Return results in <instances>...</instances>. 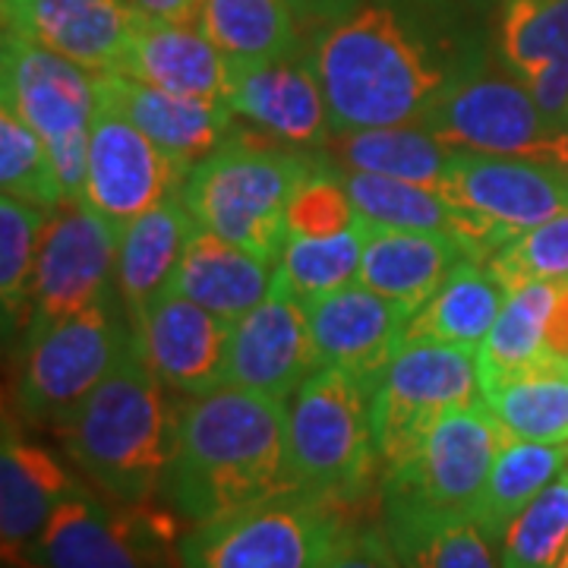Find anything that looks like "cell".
<instances>
[{
    "mask_svg": "<svg viewBox=\"0 0 568 568\" xmlns=\"http://www.w3.org/2000/svg\"><path fill=\"white\" fill-rule=\"evenodd\" d=\"M508 436L484 402L452 407L426 433L420 448L383 474V518L470 515L480 506L489 470Z\"/></svg>",
    "mask_w": 568,
    "mask_h": 568,
    "instance_id": "obj_7",
    "label": "cell"
},
{
    "mask_svg": "<svg viewBox=\"0 0 568 568\" xmlns=\"http://www.w3.org/2000/svg\"><path fill=\"white\" fill-rule=\"evenodd\" d=\"M320 366L306 304L282 272H275L268 297L250 310L241 323L231 325L224 386L250 388L287 402Z\"/></svg>",
    "mask_w": 568,
    "mask_h": 568,
    "instance_id": "obj_16",
    "label": "cell"
},
{
    "mask_svg": "<svg viewBox=\"0 0 568 568\" xmlns=\"http://www.w3.org/2000/svg\"><path fill=\"white\" fill-rule=\"evenodd\" d=\"M439 193L515 241L568 212V168L455 149Z\"/></svg>",
    "mask_w": 568,
    "mask_h": 568,
    "instance_id": "obj_15",
    "label": "cell"
},
{
    "mask_svg": "<svg viewBox=\"0 0 568 568\" xmlns=\"http://www.w3.org/2000/svg\"><path fill=\"white\" fill-rule=\"evenodd\" d=\"M48 205L26 203L17 196L0 200V301L3 332H20L32 313V278L39 265L44 227L51 222Z\"/></svg>",
    "mask_w": 568,
    "mask_h": 568,
    "instance_id": "obj_35",
    "label": "cell"
},
{
    "mask_svg": "<svg viewBox=\"0 0 568 568\" xmlns=\"http://www.w3.org/2000/svg\"><path fill=\"white\" fill-rule=\"evenodd\" d=\"M0 82L3 104L13 108L51 149L63 200H82L89 130L99 108L95 73L39 41L3 29Z\"/></svg>",
    "mask_w": 568,
    "mask_h": 568,
    "instance_id": "obj_8",
    "label": "cell"
},
{
    "mask_svg": "<svg viewBox=\"0 0 568 568\" xmlns=\"http://www.w3.org/2000/svg\"><path fill=\"white\" fill-rule=\"evenodd\" d=\"M162 489L193 525L291 493L287 402L237 386L190 398Z\"/></svg>",
    "mask_w": 568,
    "mask_h": 568,
    "instance_id": "obj_2",
    "label": "cell"
},
{
    "mask_svg": "<svg viewBox=\"0 0 568 568\" xmlns=\"http://www.w3.org/2000/svg\"><path fill=\"white\" fill-rule=\"evenodd\" d=\"M320 162V152L231 126L227 140L186 171L181 196L196 227L278 265L291 237L287 203Z\"/></svg>",
    "mask_w": 568,
    "mask_h": 568,
    "instance_id": "obj_4",
    "label": "cell"
},
{
    "mask_svg": "<svg viewBox=\"0 0 568 568\" xmlns=\"http://www.w3.org/2000/svg\"><path fill=\"white\" fill-rule=\"evenodd\" d=\"M508 287L489 260L467 256L407 323L405 342L480 347L506 306Z\"/></svg>",
    "mask_w": 568,
    "mask_h": 568,
    "instance_id": "obj_28",
    "label": "cell"
},
{
    "mask_svg": "<svg viewBox=\"0 0 568 568\" xmlns=\"http://www.w3.org/2000/svg\"><path fill=\"white\" fill-rule=\"evenodd\" d=\"M320 155L345 171H364L439 190L448 164L455 159V149L436 140L420 123H402L332 133Z\"/></svg>",
    "mask_w": 568,
    "mask_h": 568,
    "instance_id": "obj_29",
    "label": "cell"
},
{
    "mask_svg": "<svg viewBox=\"0 0 568 568\" xmlns=\"http://www.w3.org/2000/svg\"><path fill=\"white\" fill-rule=\"evenodd\" d=\"M489 265L508 287L528 282H549L568 287V212L518 234L499 246Z\"/></svg>",
    "mask_w": 568,
    "mask_h": 568,
    "instance_id": "obj_39",
    "label": "cell"
},
{
    "mask_svg": "<svg viewBox=\"0 0 568 568\" xmlns=\"http://www.w3.org/2000/svg\"><path fill=\"white\" fill-rule=\"evenodd\" d=\"M0 186L7 196L58 209L63 186L51 149L13 108L0 111Z\"/></svg>",
    "mask_w": 568,
    "mask_h": 568,
    "instance_id": "obj_38",
    "label": "cell"
},
{
    "mask_svg": "<svg viewBox=\"0 0 568 568\" xmlns=\"http://www.w3.org/2000/svg\"><path fill=\"white\" fill-rule=\"evenodd\" d=\"M480 398L477 347L405 342L373 395L379 474L407 462L452 407Z\"/></svg>",
    "mask_w": 568,
    "mask_h": 568,
    "instance_id": "obj_10",
    "label": "cell"
},
{
    "mask_svg": "<svg viewBox=\"0 0 568 568\" xmlns=\"http://www.w3.org/2000/svg\"><path fill=\"white\" fill-rule=\"evenodd\" d=\"M3 29L92 73L121 70L140 10L130 0H0Z\"/></svg>",
    "mask_w": 568,
    "mask_h": 568,
    "instance_id": "obj_20",
    "label": "cell"
},
{
    "mask_svg": "<svg viewBox=\"0 0 568 568\" xmlns=\"http://www.w3.org/2000/svg\"><path fill=\"white\" fill-rule=\"evenodd\" d=\"M559 568H568V552H566V559H562V566H559Z\"/></svg>",
    "mask_w": 568,
    "mask_h": 568,
    "instance_id": "obj_45",
    "label": "cell"
},
{
    "mask_svg": "<svg viewBox=\"0 0 568 568\" xmlns=\"http://www.w3.org/2000/svg\"><path fill=\"white\" fill-rule=\"evenodd\" d=\"M121 73L178 95L224 99L231 61L196 22H168L140 13Z\"/></svg>",
    "mask_w": 568,
    "mask_h": 568,
    "instance_id": "obj_24",
    "label": "cell"
},
{
    "mask_svg": "<svg viewBox=\"0 0 568 568\" xmlns=\"http://www.w3.org/2000/svg\"><path fill=\"white\" fill-rule=\"evenodd\" d=\"M549 351H552V357L568 364V287L562 291L559 306L552 313V323H549Z\"/></svg>",
    "mask_w": 568,
    "mask_h": 568,
    "instance_id": "obj_44",
    "label": "cell"
},
{
    "mask_svg": "<svg viewBox=\"0 0 568 568\" xmlns=\"http://www.w3.org/2000/svg\"><path fill=\"white\" fill-rule=\"evenodd\" d=\"M133 323L111 310V297L26 342L17 405L32 424L58 426L104 376L133 354Z\"/></svg>",
    "mask_w": 568,
    "mask_h": 568,
    "instance_id": "obj_11",
    "label": "cell"
},
{
    "mask_svg": "<svg viewBox=\"0 0 568 568\" xmlns=\"http://www.w3.org/2000/svg\"><path fill=\"white\" fill-rule=\"evenodd\" d=\"M503 0H361L313 36L332 133L424 123L446 92L496 61Z\"/></svg>",
    "mask_w": 568,
    "mask_h": 568,
    "instance_id": "obj_1",
    "label": "cell"
},
{
    "mask_svg": "<svg viewBox=\"0 0 568 568\" xmlns=\"http://www.w3.org/2000/svg\"><path fill=\"white\" fill-rule=\"evenodd\" d=\"M402 568H496L493 544L470 515L383 518Z\"/></svg>",
    "mask_w": 568,
    "mask_h": 568,
    "instance_id": "obj_34",
    "label": "cell"
},
{
    "mask_svg": "<svg viewBox=\"0 0 568 568\" xmlns=\"http://www.w3.org/2000/svg\"><path fill=\"white\" fill-rule=\"evenodd\" d=\"M196 26L231 63L284 61L304 51L287 0H203Z\"/></svg>",
    "mask_w": 568,
    "mask_h": 568,
    "instance_id": "obj_31",
    "label": "cell"
},
{
    "mask_svg": "<svg viewBox=\"0 0 568 568\" xmlns=\"http://www.w3.org/2000/svg\"><path fill=\"white\" fill-rule=\"evenodd\" d=\"M373 395L342 366H320L287 398V458L294 489L351 503L364 496L376 462Z\"/></svg>",
    "mask_w": 568,
    "mask_h": 568,
    "instance_id": "obj_5",
    "label": "cell"
},
{
    "mask_svg": "<svg viewBox=\"0 0 568 568\" xmlns=\"http://www.w3.org/2000/svg\"><path fill=\"white\" fill-rule=\"evenodd\" d=\"M183 178L186 168L149 140L136 123L126 121L118 108L99 99L85 152V203L121 231L123 224L178 193Z\"/></svg>",
    "mask_w": 568,
    "mask_h": 568,
    "instance_id": "obj_14",
    "label": "cell"
},
{
    "mask_svg": "<svg viewBox=\"0 0 568 568\" xmlns=\"http://www.w3.org/2000/svg\"><path fill=\"white\" fill-rule=\"evenodd\" d=\"M275 272L278 265L263 256L222 241L219 234H209L203 227H193L168 287L234 325L268 297Z\"/></svg>",
    "mask_w": 568,
    "mask_h": 568,
    "instance_id": "obj_25",
    "label": "cell"
},
{
    "mask_svg": "<svg viewBox=\"0 0 568 568\" xmlns=\"http://www.w3.org/2000/svg\"><path fill=\"white\" fill-rule=\"evenodd\" d=\"M80 484L48 448L29 443L10 420L3 424L0 448V540L3 556L20 562V556L41 537L54 511Z\"/></svg>",
    "mask_w": 568,
    "mask_h": 568,
    "instance_id": "obj_23",
    "label": "cell"
},
{
    "mask_svg": "<svg viewBox=\"0 0 568 568\" xmlns=\"http://www.w3.org/2000/svg\"><path fill=\"white\" fill-rule=\"evenodd\" d=\"M568 465V443H528L508 439L496 455L480 506L474 511L480 530L493 547L506 540L511 521L552 484V477Z\"/></svg>",
    "mask_w": 568,
    "mask_h": 568,
    "instance_id": "obj_32",
    "label": "cell"
},
{
    "mask_svg": "<svg viewBox=\"0 0 568 568\" xmlns=\"http://www.w3.org/2000/svg\"><path fill=\"white\" fill-rule=\"evenodd\" d=\"M178 420L181 407L171 405L168 388L133 347L54 429L99 493L123 506H145L164 487Z\"/></svg>",
    "mask_w": 568,
    "mask_h": 568,
    "instance_id": "obj_3",
    "label": "cell"
},
{
    "mask_svg": "<svg viewBox=\"0 0 568 568\" xmlns=\"http://www.w3.org/2000/svg\"><path fill=\"white\" fill-rule=\"evenodd\" d=\"M140 13L168 22H196L203 0H130Z\"/></svg>",
    "mask_w": 568,
    "mask_h": 568,
    "instance_id": "obj_43",
    "label": "cell"
},
{
    "mask_svg": "<svg viewBox=\"0 0 568 568\" xmlns=\"http://www.w3.org/2000/svg\"><path fill=\"white\" fill-rule=\"evenodd\" d=\"M193 227L196 222L183 203L181 190L142 212L140 219L123 224L118 234L114 284L130 316H136L142 306L171 284Z\"/></svg>",
    "mask_w": 568,
    "mask_h": 568,
    "instance_id": "obj_27",
    "label": "cell"
},
{
    "mask_svg": "<svg viewBox=\"0 0 568 568\" xmlns=\"http://www.w3.org/2000/svg\"><path fill=\"white\" fill-rule=\"evenodd\" d=\"M354 222H357V209L347 193L345 174L342 168L323 159L287 203V234L325 237L347 231Z\"/></svg>",
    "mask_w": 568,
    "mask_h": 568,
    "instance_id": "obj_40",
    "label": "cell"
},
{
    "mask_svg": "<svg viewBox=\"0 0 568 568\" xmlns=\"http://www.w3.org/2000/svg\"><path fill=\"white\" fill-rule=\"evenodd\" d=\"M420 126L452 149L568 168V130L549 121L499 58L446 92Z\"/></svg>",
    "mask_w": 568,
    "mask_h": 568,
    "instance_id": "obj_9",
    "label": "cell"
},
{
    "mask_svg": "<svg viewBox=\"0 0 568 568\" xmlns=\"http://www.w3.org/2000/svg\"><path fill=\"white\" fill-rule=\"evenodd\" d=\"M301 20V29H310L313 36L325 29L328 22L342 20L347 10H354L361 0H287Z\"/></svg>",
    "mask_w": 568,
    "mask_h": 568,
    "instance_id": "obj_42",
    "label": "cell"
},
{
    "mask_svg": "<svg viewBox=\"0 0 568 568\" xmlns=\"http://www.w3.org/2000/svg\"><path fill=\"white\" fill-rule=\"evenodd\" d=\"M562 291L566 287L549 282H528L508 291L499 320L477 347L480 392L549 364V323Z\"/></svg>",
    "mask_w": 568,
    "mask_h": 568,
    "instance_id": "obj_30",
    "label": "cell"
},
{
    "mask_svg": "<svg viewBox=\"0 0 568 568\" xmlns=\"http://www.w3.org/2000/svg\"><path fill=\"white\" fill-rule=\"evenodd\" d=\"M227 108L294 149L323 152L332 136V114L310 51L268 63H231L224 89Z\"/></svg>",
    "mask_w": 568,
    "mask_h": 568,
    "instance_id": "obj_18",
    "label": "cell"
},
{
    "mask_svg": "<svg viewBox=\"0 0 568 568\" xmlns=\"http://www.w3.org/2000/svg\"><path fill=\"white\" fill-rule=\"evenodd\" d=\"M320 568H402L383 528H347Z\"/></svg>",
    "mask_w": 568,
    "mask_h": 568,
    "instance_id": "obj_41",
    "label": "cell"
},
{
    "mask_svg": "<svg viewBox=\"0 0 568 568\" xmlns=\"http://www.w3.org/2000/svg\"><path fill=\"white\" fill-rule=\"evenodd\" d=\"M130 323L136 354L168 392L190 402L224 386L231 323L174 287L155 294L136 316H130Z\"/></svg>",
    "mask_w": 568,
    "mask_h": 568,
    "instance_id": "obj_17",
    "label": "cell"
},
{
    "mask_svg": "<svg viewBox=\"0 0 568 568\" xmlns=\"http://www.w3.org/2000/svg\"><path fill=\"white\" fill-rule=\"evenodd\" d=\"M410 316L407 306L361 282L306 304L320 364L351 369L369 386H379L392 357L405 345Z\"/></svg>",
    "mask_w": 568,
    "mask_h": 568,
    "instance_id": "obj_19",
    "label": "cell"
},
{
    "mask_svg": "<svg viewBox=\"0 0 568 568\" xmlns=\"http://www.w3.org/2000/svg\"><path fill=\"white\" fill-rule=\"evenodd\" d=\"M480 395L511 439L568 443V364L559 357H549L540 369L484 388Z\"/></svg>",
    "mask_w": 568,
    "mask_h": 568,
    "instance_id": "obj_33",
    "label": "cell"
},
{
    "mask_svg": "<svg viewBox=\"0 0 568 568\" xmlns=\"http://www.w3.org/2000/svg\"><path fill=\"white\" fill-rule=\"evenodd\" d=\"M95 92L186 171L215 152L234 126V111L224 99L178 95L121 70L95 73Z\"/></svg>",
    "mask_w": 568,
    "mask_h": 568,
    "instance_id": "obj_21",
    "label": "cell"
},
{
    "mask_svg": "<svg viewBox=\"0 0 568 568\" xmlns=\"http://www.w3.org/2000/svg\"><path fill=\"white\" fill-rule=\"evenodd\" d=\"M118 234L85 200H63L51 212L32 278L26 342L111 297Z\"/></svg>",
    "mask_w": 568,
    "mask_h": 568,
    "instance_id": "obj_13",
    "label": "cell"
},
{
    "mask_svg": "<svg viewBox=\"0 0 568 568\" xmlns=\"http://www.w3.org/2000/svg\"><path fill=\"white\" fill-rule=\"evenodd\" d=\"M171 518L145 506H123L77 489L67 496L41 537L20 556L32 568H181Z\"/></svg>",
    "mask_w": 568,
    "mask_h": 568,
    "instance_id": "obj_12",
    "label": "cell"
},
{
    "mask_svg": "<svg viewBox=\"0 0 568 568\" xmlns=\"http://www.w3.org/2000/svg\"><path fill=\"white\" fill-rule=\"evenodd\" d=\"M503 568H559L568 552V465L508 528Z\"/></svg>",
    "mask_w": 568,
    "mask_h": 568,
    "instance_id": "obj_37",
    "label": "cell"
},
{
    "mask_svg": "<svg viewBox=\"0 0 568 568\" xmlns=\"http://www.w3.org/2000/svg\"><path fill=\"white\" fill-rule=\"evenodd\" d=\"M496 58L568 130V0H503Z\"/></svg>",
    "mask_w": 568,
    "mask_h": 568,
    "instance_id": "obj_22",
    "label": "cell"
},
{
    "mask_svg": "<svg viewBox=\"0 0 568 568\" xmlns=\"http://www.w3.org/2000/svg\"><path fill=\"white\" fill-rule=\"evenodd\" d=\"M364 246L366 222L361 215L347 231H338V234H325V237L291 234L278 260V272L294 287V294L310 304L361 278Z\"/></svg>",
    "mask_w": 568,
    "mask_h": 568,
    "instance_id": "obj_36",
    "label": "cell"
},
{
    "mask_svg": "<svg viewBox=\"0 0 568 568\" xmlns=\"http://www.w3.org/2000/svg\"><path fill=\"white\" fill-rule=\"evenodd\" d=\"M342 506L291 489L203 521L183 537L181 568H320L347 530Z\"/></svg>",
    "mask_w": 568,
    "mask_h": 568,
    "instance_id": "obj_6",
    "label": "cell"
},
{
    "mask_svg": "<svg viewBox=\"0 0 568 568\" xmlns=\"http://www.w3.org/2000/svg\"><path fill=\"white\" fill-rule=\"evenodd\" d=\"M467 256L470 250L448 234L379 227L366 222L364 263L357 282L417 313L439 291L448 272Z\"/></svg>",
    "mask_w": 568,
    "mask_h": 568,
    "instance_id": "obj_26",
    "label": "cell"
}]
</instances>
